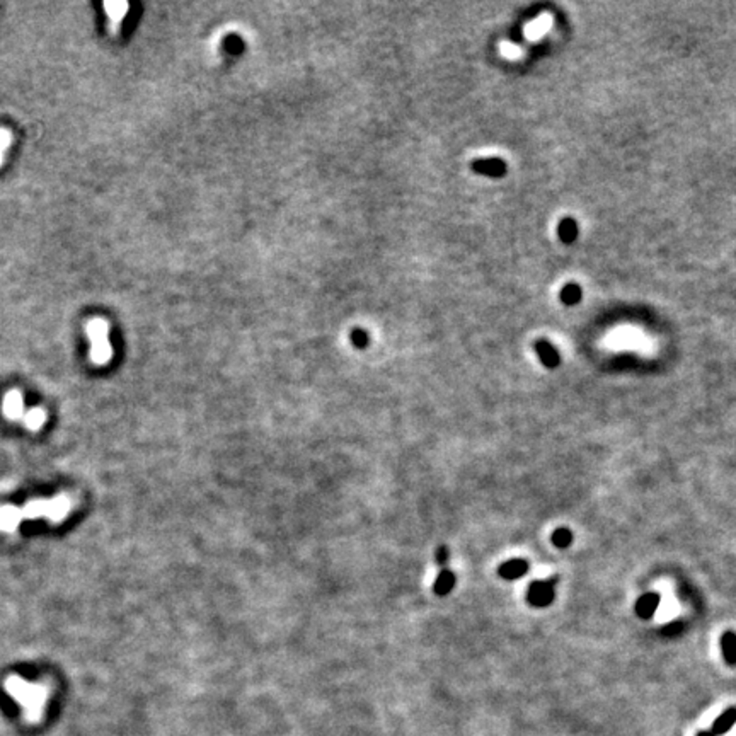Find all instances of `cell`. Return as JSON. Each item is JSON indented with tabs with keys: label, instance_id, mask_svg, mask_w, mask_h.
I'll return each instance as SVG.
<instances>
[{
	"label": "cell",
	"instance_id": "1",
	"mask_svg": "<svg viewBox=\"0 0 736 736\" xmlns=\"http://www.w3.org/2000/svg\"><path fill=\"white\" fill-rule=\"evenodd\" d=\"M6 689L24 707L26 716L29 719L40 718L45 707V701H47L45 687L28 684L19 677H9L6 682Z\"/></svg>",
	"mask_w": 736,
	"mask_h": 736
},
{
	"label": "cell",
	"instance_id": "2",
	"mask_svg": "<svg viewBox=\"0 0 736 736\" xmlns=\"http://www.w3.org/2000/svg\"><path fill=\"white\" fill-rule=\"evenodd\" d=\"M87 337L90 341V362L96 365H106L113 358V348L109 343V324L104 319H90L86 326Z\"/></svg>",
	"mask_w": 736,
	"mask_h": 736
},
{
	"label": "cell",
	"instance_id": "3",
	"mask_svg": "<svg viewBox=\"0 0 736 736\" xmlns=\"http://www.w3.org/2000/svg\"><path fill=\"white\" fill-rule=\"evenodd\" d=\"M554 585H556V579H542V582L530 583L529 590H527V602L537 609L549 607L554 600V595H556Z\"/></svg>",
	"mask_w": 736,
	"mask_h": 736
},
{
	"label": "cell",
	"instance_id": "4",
	"mask_svg": "<svg viewBox=\"0 0 736 736\" xmlns=\"http://www.w3.org/2000/svg\"><path fill=\"white\" fill-rule=\"evenodd\" d=\"M128 9H130L128 2H104V10L108 16V31L113 36L118 33L123 19L127 17Z\"/></svg>",
	"mask_w": 736,
	"mask_h": 736
},
{
	"label": "cell",
	"instance_id": "5",
	"mask_svg": "<svg viewBox=\"0 0 736 736\" xmlns=\"http://www.w3.org/2000/svg\"><path fill=\"white\" fill-rule=\"evenodd\" d=\"M2 411L7 419H21L24 416V402H22V394L19 390L7 392V396L3 397Z\"/></svg>",
	"mask_w": 736,
	"mask_h": 736
},
{
	"label": "cell",
	"instance_id": "6",
	"mask_svg": "<svg viewBox=\"0 0 736 736\" xmlns=\"http://www.w3.org/2000/svg\"><path fill=\"white\" fill-rule=\"evenodd\" d=\"M472 168L476 173L484 174V176H489V177H502L506 174V170H508L506 162L498 157L479 159V161L474 162Z\"/></svg>",
	"mask_w": 736,
	"mask_h": 736
},
{
	"label": "cell",
	"instance_id": "7",
	"mask_svg": "<svg viewBox=\"0 0 736 736\" xmlns=\"http://www.w3.org/2000/svg\"><path fill=\"white\" fill-rule=\"evenodd\" d=\"M536 351L538 355V360H541L542 365H544L545 368H551V370H554V368H557L561 365L559 351H557L556 348L549 343V341L538 339L536 343Z\"/></svg>",
	"mask_w": 736,
	"mask_h": 736
},
{
	"label": "cell",
	"instance_id": "8",
	"mask_svg": "<svg viewBox=\"0 0 736 736\" xmlns=\"http://www.w3.org/2000/svg\"><path fill=\"white\" fill-rule=\"evenodd\" d=\"M70 508H72V503L65 495H60V496H56V498L48 499L47 518L53 523H60L63 518L67 517Z\"/></svg>",
	"mask_w": 736,
	"mask_h": 736
},
{
	"label": "cell",
	"instance_id": "9",
	"mask_svg": "<svg viewBox=\"0 0 736 736\" xmlns=\"http://www.w3.org/2000/svg\"><path fill=\"white\" fill-rule=\"evenodd\" d=\"M659 598H662V597H659L658 593H655V591H650V593L641 595V597L637 598L636 607H634L637 616H639L641 619H644V621L651 619L653 614H655L656 609H658Z\"/></svg>",
	"mask_w": 736,
	"mask_h": 736
},
{
	"label": "cell",
	"instance_id": "10",
	"mask_svg": "<svg viewBox=\"0 0 736 736\" xmlns=\"http://www.w3.org/2000/svg\"><path fill=\"white\" fill-rule=\"evenodd\" d=\"M22 520L24 518H22L21 508L10 506V504L0 508V530H3V532H14V530H17L19 523H21Z\"/></svg>",
	"mask_w": 736,
	"mask_h": 736
},
{
	"label": "cell",
	"instance_id": "11",
	"mask_svg": "<svg viewBox=\"0 0 736 736\" xmlns=\"http://www.w3.org/2000/svg\"><path fill=\"white\" fill-rule=\"evenodd\" d=\"M527 571H529V563L525 559H510L498 568L499 576L503 579H508V582L522 578V576L527 575Z\"/></svg>",
	"mask_w": 736,
	"mask_h": 736
},
{
	"label": "cell",
	"instance_id": "12",
	"mask_svg": "<svg viewBox=\"0 0 736 736\" xmlns=\"http://www.w3.org/2000/svg\"><path fill=\"white\" fill-rule=\"evenodd\" d=\"M578 223L571 217L563 218L559 222V225H557V237L561 239L563 244H573V242L578 239Z\"/></svg>",
	"mask_w": 736,
	"mask_h": 736
},
{
	"label": "cell",
	"instance_id": "13",
	"mask_svg": "<svg viewBox=\"0 0 736 736\" xmlns=\"http://www.w3.org/2000/svg\"><path fill=\"white\" fill-rule=\"evenodd\" d=\"M721 650L723 658L728 665H736V634L733 631H726L721 636Z\"/></svg>",
	"mask_w": 736,
	"mask_h": 736
},
{
	"label": "cell",
	"instance_id": "14",
	"mask_svg": "<svg viewBox=\"0 0 736 736\" xmlns=\"http://www.w3.org/2000/svg\"><path fill=\"white\" fill-rule=\"evenodd\" d=\"M736 723V707H730L726 709V711L723 712V714L719 716L718 719L714 721V724H712V735H724L728 733V731L731 730V728L735 726Z\"/></svg>",
	"mask_w": 736,
	"mask_h": 736
},
{
	"label": "cell",
	"instance_id": "15",
	"mask_svg": "<svg viewBox=\"0 0 736 736\" xmlns=\"http://www.w3.org/2000/svg\"><path fill=\"white\" fill-rule=\"evenodd\" d=\"M22 518L24 520H36L45 517L47 518L48 511V499H33V502L26 503V506L22 508Z\"/></svg>",
	"mask_w": 736,
	"mask_h": 736
},
{
	"label": "cell",
	"instance_id": "16",
	"mask_svg": "<svg viewBox=\"0 0 736 736\" xmlns=\"http://www.w3.org/2000/svg\"><path fill=\"white\" fill-rule=\"evenodd\" d=\"M582 297H583V291L578 283L564 285L563 290H561V294H559L561 302L568 307H573V305H576V303L582 302Z\"/></svg>",
	"mask_w": 736,
	"mask_h": 736
},
{
	"label": "cell",
	"instance_id": "17",
	"mask_svg": "<svg viewBox=\"0 0 736 736\" xmlns=\"http://www.w3.org/2000/svg\"><path fill=\"white\" fill-rule=\"evenodd\" d=\"M22 419H24V424L28 430L36 431V430H40V428L45 424V421H47V413H45V409H41V408H33V409H29L28 413H24Z\"/></svg>",
	"mask_w": 736,
	"mask_h": 736
},
{
	"label": "cell",
	"instance_id": "18",
	"mask_svg": "<svg viewBox=\"0 0 736 736\" xmlns=\"http://www.w3.org/2000/svg\"><path fill=\"white\" fill-rule=\"evenodd\" d=\"M454 585H455L454 573L449 571V569H443L435 582V591L438 595H447L450 590H452Z\"/></svg>",
	"mask_w": 736,
	"mask_h": 736
},
{
	"label": "cell",
	"instance_id": "19",
	"mask_svg": "<svg viewBox=\"0 0 736 736\" xmlns=\"http://www.w3.org/2000/svg\"><path fill=\"white\" fill-rule=\"evenodd\" d=\"M551 541H552V544L556 545V547H559V549H566V547H569V544H571V542H573V534H571V530H569V529H557V530H554Z\"/></svg>",
	"mask_w": 736,
	"mask_h": 736
},
{
	"label": "cell",
	"instance_id": "20",
	"mask_svg": "<svg viewBox=\"0 0 736 736\" xmlns=\"http://www.w3.org/2000/svg\"><path fill=\"white\" fill-rule=\"evenodd\" d=\"M10 142H13V135H10V131L6 130V128H0V166H2L3 157H6Z\"/></svg>",
	"mask_w": 736,
	"mask_h": 736
},
{
	"label": "cell",
	"instance_id": "21",
	"mask_svg": "<svg viewBox=\"0 0 736 736\" xmlns=\"http://www.w3.org/2000/svg\"><path fill=\"white\" fill-rule=\"evenodd\" d=\"M680 625H682V624H680V622H673V624H670V625H665V629H663V634H669V636H675V634H678V632H680V631H682V627H680Z\"/></svg>",
	"mask_w": 736,
	"mask_h": 736
},
{
	"label": "cell",
	"instance_id": "22",
	"mask_svg": "<svg viewBox=\"0 0 736 736\" xmlns=\"http://www.w3.org/2000/svg\"><path fill=\"white\" fill-rule=\"evenodd\" d=\"M447 554H449V552H447V549H445V547H440V549H438V552H436V559H438V563H440V564L445 563V561H447Z\"/></svg>",
	"mask_w": 736,
	"mask_h": 736
},
{
	"label": "cell",
	"instance_id": "23",
	"mask_svg": "<svg viewBox=\"0 0 736 736\" xmlns=\"http://www.w3.org/2000/svg\"><path fill=\"white\" fill-rule=\"evenodd\" d=\"M697 736H714L711 733V731H701V733H697Z\"/></svg>",
	"mask_w": 736,
	"mask_h": 736
}]
</instances>
